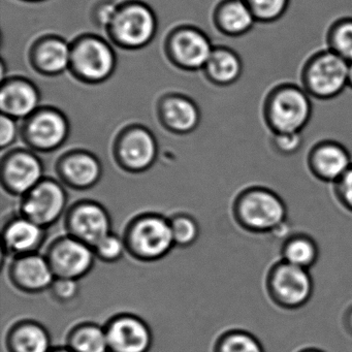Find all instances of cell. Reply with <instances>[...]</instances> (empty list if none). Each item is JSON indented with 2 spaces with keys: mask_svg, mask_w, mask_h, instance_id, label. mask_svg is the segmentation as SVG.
<instances>
[{
  "mask_svg": "<svg viewBox=\"0 0 352 352\" xmlns=\"http://www.w3.org/2000/svg\"><path fill=\"white\" fill-rule=\"evenodd\" d=\"M69 230L72 236L94 248L111 234L110 216L98 204H81L69 213Z\"/></svg>",
  "mask_w": 352,
  "mask_h": 352,
  "instance_id": "obj_9",
  "label": "cell"
},
{
  "mask_svg": "<svg viewBox=\"0 0 352 352\" xmlns=\"http://www.w3.org/2000/svg\"><path fill=\"white\" fill-rule=\"evenodd\" d=\"M232 215L238 226L249 234H271L282 240L290 234L285 201L263 185H251L240 191L232 204Z\"/></svg>",
  "mask_w": 352,
  "mask_h": 352,
  "instance_id": "obj_1",
  "label": "cell"
},
{
  "mask_svg": "<svg viewBox=\"0 0 352 352\" xmlns=\"http://www.w3.org/2000/svg\"><path fill=\"white\" fill-rule=\"evenodd\" d=\"M44 238L45 228L24 216L9 222L3 232L6 247L17 256L34 253Z\"/></svg>",
  "mask_w": 352,
  "mask_h": 352,
  "instance_id": "obj_16",
  "label": "cell"
},
{
  "mask_svg": "<svg viewBox=\"0 0 352 352\" xmlns=\"http://www.w3.org/2000/svg\"><path fill=\"white\" fill-rule=\"evenodd\" d=\"M170 222L175 245L177 246H190L199 238V226L190 216L178 215Z\"/></svg>",
  "mask_w": 352,
  "mask_h": 352,
  "instance_id": "obj_31",
  "label": "cell"
},
{
  "mask_svg": "<svg viewBox=\"0 0 352 352\" xmlns=\"http://www.w3.org/2000/svg\"><path fill=\"white\" fill-rule=\"evenodd\" d=\"M333 195L342 209L352 214V166L331 185Z\"/></svg>",
  "mask_w": 352,
  "mask_h": 352,
  "instance_id": "obj_34",
  "label": "cell"
},
{
  "mask_svg": "<svg viewBox=\"0 0 352 352\" xmlns=\"http://www.w3.org/2000/svg\"><path fill=\"white\" fill-rule=\"evenodd\" d=\"M67 204V192L58 182L43 180L24 195L21 210L24 217L46 228L60 218Z\"/></svg>",
  "mask_w": 352,
  "mask_h": 352,
  "instance_id": "obj_6",
  "label": "cell"
},
{
  "mask_svg": "<svg viewBox=\"0 0 352 352\" xmlns=\"http://www.w3.org/2000/svg\"><path fill=\"white\" fill-rule=\"evenodd\" d=\"M174 52L179 61L189 67L207 65L213 54L207 38L192 30L183 32L177 36L174 42Z\"/></svg>",
  "mask_w": 352,
  "mask_h": 352,
  "instance_id": "obj_20",
  "label": "cell"
},
{
  "mask_svg": "<svg viewBox=\"0 0 352 352\" xmlns=\"http://www.w3.org/2000/svg\"><path fill=\"white\" fill-rule=\"evenodd\" d=\"M157 154L155 140L148 131H131L121 142L119 157L127 170L142 172L152 166Z\"/></svg>",
  "mask_w": 352,
  "mask_h": 352,
  "instance_id": "obj_15",
  "label": "cell"
},
{
  "mask_svg": "<svg viewBox=\"0 0 352 352\" xmlns=\"http://www.w3.org/2000/svg\"><path fill=\"white\" fill-rule=\"evenodd\" d=\"M53 296L61 302H69L77 296L79 292L78 280L69 278H55L50 287Z\"/></svg>",
  "mask_w": 352,
  "mask_h": 352,
  "instance_id": "obj_35",
  "label": "cell"
},
{
  "mask_svg": "<svg viewBox=\"0 0 352 352\" xmlns=\"http://www.w3.org/2000/svg\"><path fill=\"white\" fill-rule=\"evenodd\" d=\"M11 278L24 292H41L50 288L56 277L47 257L32 253L16 259L11 267Z\"/></svg>",
  "mask_w": 352,
  "mask_h": 352,
  "instance_id": "obj_13",
  "label": "cell"
},
{
  "mask_svg": "<svg viewBox=\"0 0 352 352\" xmlns=\"http://www.w3.org/2000/svg\"><path fill=\"white\" fill-rule=\"evenodd\" d=\"M314 280L310 271L282 259L272 263L265 276V292L272 304L284 311L306 307L314 294Z\"/></svg>",
  "mask_w": 352,
  "mask_h": 352,
  "instance_id": "obj_3",
  "label": "cell"
},
{
  "mask_svg": "<svg viewBox=\"0 0 352 352\" xmlns=\"http://www.w3.org/2000/svg\"><path fill=\"white\" fill-rule=\"evenodd\" d=\"M69 349L74 352H109L106 329L96 324H84L72 331Z\"/></svg>",
  "mask_w": 352,
  "mask_h": 352,
  "instance_id": "obj_25",
  "label": "cell"
},
{
  "mask_svg": "<svg viewBox=\"0 0 352 352\" xmlns=\"http://www.w3.org/2000/svg\"><path fill=\"white\" fill-rule=\"evenodd\" d=\"M71 60L69 46L63 41L53 40L45 43L38 52V61L45 71L57 74L65 71Z\"/></svg>",
  "mask_w": 352,
  "mask_h": 352,
  "instance_id": "obj_29",
  "label": "cell"
},
{
  "mask_svg": "<svg viewBox=\"0 0 352 352\" xmlns=\"http://www.w3.org/2000/svg\"><path fill=\"white\" fill-rule=\"evenodd\" d=\"M348 87L352 89V61L349 63V67H348Z\"/></svg>",
  "mask_w": 352,
  "mask_h": 352,
  "instance_id": "obj_39",
  "label": "cell"
},
{
  "mask_svg": "<svg viewBox=\"0 0 352 352\" xmlns=\"http://www.w3.org/2000/svg\"><path fill=\"white\" fill-rule=\"evenodd\" d=\"M67 135V124L65 118L56 113L38 115L30 123L28 135L34 147L42 150H52L65 142Z\"/></svg>",
  "mask_w": 352,
  "mask_h": 352,
  "instance_id": "obj_18",
  "label": "cell"
},
{
  "mask_svg": "<svg viewBox=\"0 0 352 352\" xmlns=\"http://www.w3.org/2000/svg\"><path fill=\"white\" fill-rule=\"evenodd\" d=\"M272 149L281 156H292L302 149L304 138L302 133H272Z\"/></svg>",
  "mask_w": 352,
  "mask_h": 352,
  "instance_id": "obj_32",
  "label": "cell"
},
{
  "mask_svg": "<svg viewBox=\"0 0 352 352\" xmlns=\"http://www.w3.org/2000/svg\"><path fill=\"white\" fill-rule=\"evenodd\" d=\"M38 102L36 90L25 82H16L7 86L0 96V106L3 112L15 117L32 114Z\"/></svg>",
  "mask_w": 352,
  "mask_h": 352,
  "instance_id": "obj_23",
  "label": "cell"
},
{
  "mask_svg": "<svg viewBox=\"0 0 352 352\" xmlns=\"http://www.w3.org/2000/svg\"><path fill=\"white\" fill-rule=\"evenodd\" d=\"M296 352H325L324 350L319 349L317 347H304Z\"/></svg>",
  "mask_w": 352,
  "mask_h": 352,
  "instance_id": "obj_38",
  "label": "cell"
},
{
  "mask_svg": "<svg viewBox=\"0 0 352 352\" xmlns=\"http://www.w3.org/2000/svg\"><path fill=\"white\" fill-rule=\"evenodd\" d=\"M109 352H149L152 333L149 327L137 317H117L106 329Z\"/></svg>",
  "mask_w": 352,
  "mask_h": 352,
  "instance_id": "obj_10",
  "label": "cell"
},
{
  "mask_svg": "<svg viewBox=\"0 0 352 352\" xmlns=\"http://www.w3.org/2000/svg\"><path fill=\"white\" fill-rule=\"evenodd\" d=\"M50 352H74L73 350L69 349V347L65 348H56V349H52Z\"/></svg>",
  "mask_w": 352,
  "mask_h": 352,
  "instance_id": "obj_40",
  "label": "cell"
},
{
  "mask_svg": "<svg viewBox=\"0 0 352 352\" xmlns=\"http://www.w3.org/2000/svg\"><path fill=\"white\" fill-rule=\"evenodd\" d=\"M96 256L104 261H117L122 257L125 250V244L118 236L110 234L102 239L94 248Z\"/></svg>",
  "mask_w": 352,
  "mask_h": 352,
  "instance_id": "obj_33",
  "label": "cell"
},
{
  "mask_svg": "<svg viewBox=\"0 0 352 352\" xmlns=\"http://www.w3.org/2000/svg\"><path fill=\"white\" fill-rule=\"evenodd\" d=\"M113 28L119 41L127 46L140 47L153 36L155 19L147 8L133 6L115 15Z\"/></svg>",
  "mask_w": 352,
  "mask_h": 352,
  "instance_id": "obj_12",
  "label": "cell"
},
{
  "mask_svg": "<svg viewBox=\"0 0 352 352\" xmlns=\"http://www.w3.org/2000/svg\"><path fill=\"white\" fill-rule=\"evenodd\" d=\"M94 256L92 247L71 236L56 241L47 258L55 277L78 280L92 269Z\"/></svg>",
  "mask_w": 352,
  "mask_h": 352,
  "instance_id": "obj_7",
  "label": "cell"
},
{
  "mask_svg": "<svg viewBox=\"0 0 352 352\" xmlns=\"http://www.w3.org/2000/svg\"><path fill=\"white\" fill-rule=\"evenodd\" d=\"M256 23L254 15L244 0H226L218 12V24L228 36H244Z\"/></svg>",
  "mask_w": 352,
  "mask_h": 352,
  "instance_id": "obj_22",
  "label": "cell"
},
{
  "mask_svg": "<svg viewBox=\"0 0 352 352\" xmlns=\"http://www.w3.org/2000/svg\"><path fill=\"white\" fill-rule=\"evenodd\" d=\"M311 98L296 84L281 83L272 88L263 104V121L271 133H302L312 117Z\"/></svg>",
  "mask_w": 352,
  "mask_h": 352,
  "instance_id": "obj_2",
  "label": "cell"
},
{
  "mask_svg": "<svg viewBox=\"0 0 352 352\" xmlns=\"http://www.w3.org/2000/svg\"><path fill=\"white\" fill-rule=\"evenodd\" d=\"M319 257L318 243L307 232H290L280 246V259L309 271L317 265Z\"/></svg>",
  "mask_w": 352,
  "mask_h": 352,
  "instance_id": "obj_17",
  "label": "cell"
},
{
  "mask_svg": "<svg viewBox=\"0 0 352 352\" xmlns=\"http://www.w3.org/2000/svg\"><path fill=\"white\" fill-rule=\"evenodd\" d=\"M327 49L345 59L352 61V18L343 17L331 24L327 32Z\"/></svg>",
  "mask_w": 352,
  "mask_h": 352,
  "instance_id": "obj_27",
  "label": "cell"
},
{
  "mask_svg": "<svg viewBox=\"0 0 352 352\" xmlns=\"http://www.w3.org/2000/svg\"><path fill=\"white\" fill-rule=\"evenodd\" d=\"M348 61L329 49L318 51L302 65V87L311 98L333 100L348 87Z\"/></svg>",
  "mask_w": 352,
  "mask_h": 352,
  "instance_id": "obj_4",
  "label": "cell"
},
{
  "mask_svg": "<svg viewBox=\"0 0 352 352\" xmlns=\"http://www.w3.org/2000/svg\"><path fill=\"white\" fill-rule=\"evenodd\" d=\"M215 352H265L261 340L245 329H230L218 339Z\"/></svg>",
  "mask_w": 352,
  "mask_h": 352,
  "instance_id": "obj_28",
  "label": "cell"
},
{
  "mask_svg": "<svg viewBox=\"0 0 352 352\" xmlns=\"http://www.w3.org/2000/svg\"><path fill=\"white\" fill-rule=\"evenodd\" d=\"M73 61L79 73L94 81L108 77L115 63L111 49L104 43L94 38L80 43L74 51Z\"/></svg>",
  "mask_w": 352,
  "mask_h": 352,
  "instance_id": "obj_14",
  "label": "cell"
},
{
  "mask_svg": "<svg viewBox=\"0 0 352 352\" xmlns=\"http://www.w3.org/2000/svg\"><path fill=\"white\" fill-rule=\"evenodd\" d=\"M126 246L135 256L155 261L168 254L175 246L170 222L160 216H144L131 224Z\"/></svg>",
  "mask_w": 352,
  "mask_h": 352,
  "instance_id": "obj_5",
  "label": "cell"
},
{
  "mask_svg": "<svg viewBox=\"0 0 352 352\" xmlns=\"http://www.w3.org/2000/svg\"><path fill=\"white\" fill-rule=\"evenodd\" d=\"M252 12L257 23L270 24L281 19L288 8L290 0H244Z\"/></svg>",
  "mask_w": 352,
  "mask_h": 352,
  "instance_id": "obj_30",
  "label": "cell"
},
{
  "mask_svg": "<svg viewBox=\"0 0 352 352\" xmlns=\"http://www.w3.org/2000/svg\"><path fill=\"white\" fill-rule=\"evenodd\" d=\"M9 352H50V335L46 329L36 322L16 325L8 337Z\"/></svg>",
  "mask_w": 352,
  "mask_h": 352,
  "instance_id": "obj_21",
  "label": "cell"
},
{
  "mask_svg": "<svg viewBox=\"0 0 352 352\" xmlns=\"http://www.w3.org/2000/svg\"><path fill=\"white\" fill-rule=\"evenodd\" d=\"M43 166L34 154L20 152L8 158L3 166V182L10 192L25 195L42 182Z\"/></svg>",
  "mask_w": 352,
  "mask_h": 352,
  "instance_id": "obj_11",
  "label": "cell"
},
{
  "mask_svg": "<svg viewBox=\"0 0 352 352\" xmlns=\"http://www.w3.org/2000/svg\"><path fill=\"white\" fill-rule=\"evenodd\" d=\"M166 122L174 131L187 133L192 131L199 121V112L195 104L185 98L168 100L164 109Z\"/></svg>",
  "mask_w": 352,
  "mask_h": 352,
  "instance_id": "obj_26",
  "label": "cell"
},
{
  "mask_svg": "<svg viewBox=\"0 0 352 352\" xmlns=\"http://www.w3.org/2000/svg\"><path fill=\"white\" fill-rule=\"evenodd\" d=\"M0 145L6 148L12 145L17 135L15 122L10 117L3 115L0 120Z\"/></svg>",
  "mask_w": 352,
  "mask_h": 352,
  "instance_id": "obj_36",
  "label": "cell"
},
{
  "mask_svg": "<svg viewBox=\"0 0 352 352\" xmlns=\"http://www.w3.org/2000/svg\"><path fill=\"white\" fill-rule=\"evenodd\" d=\"M63 180L78 189L90 188L102 176V166L94 156L89 154H74L65 158L61 164Z\"/></svg>",
  "mask_w": 352,
  "mask_h": 352,
  "instance_id": "obj_19",
  "label": "cell"
},
{
  "mask_svg": "<svg viewBox=\"0 0 352 352\" xmlns=\"http://www.w3.org/2000/svg\"><path fill=\"white\" fill-rule=\"evenodd\" d=\"M342 327L352 337V302L344 309L341 317Z\"/></svg>",
  "mask_w": 352,
  "mask_h": 352,
  "instance_id": "obj_37",
  "label": "cell"
},
{
  "mask_svg": "<svg viewBox=\"0 0 352 352\" xmlns=\"http://www.w3.org/2000/svg\"><path fill=\"white\" fill-rule=\"evenodd\" d=\"M207 67L213 81L221 85H230L240 79L243 63L234 51L219 48L213 51Z\"/></svg>",
  "mask_w": 352,
  "mask_h": 352,
  "instance_id": "obj_24",
  "label": "cell"
},
{
  "mask_svg": "<svg viewBox=\"0 0 352 352\" xmlns=\"http://www.w3.org/2000/svg\"><path fill=\"white\" fill-rule=\"evenodd\" d=\"M306 162L309 172L316 180L331 185L352 166L349 150L335 140L317 142L309 150Z\"/></svg>",
  "mask_w": 352,
  "mask_h": 352,
  "instance_id": "obj_8",
  "label": "cell"
}]
</instances>
